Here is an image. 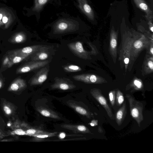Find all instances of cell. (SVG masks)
Returning a JSON list of instances; mask_svg holds the SVG:
<instances>
[{"label":"cell","mask_w":153,"mask_h":153,"mask_svg":"<svg viewBox=\"0 0 153 153\" xmlns=\"http://www.w3.org/2000/svg\"><path fill=\"white\" fill-rule=\"evenodd\" d=\"M49 71L46 67L42 68L31 79L29 84L31 86L42 84L47 79Z\"/></svg>","instance_id":"ba28073f"},{"label":"cell","mask_w":153,"mask_h":153,"mask_svg":"<svg viewBox=\"0 0 153 153\" xmlns=\"http://www.w3.org/2000/svg\"><path fill=\"white\" fill-rule=\"evenodd\" d=\"M59 2L58 0H33V5L30 8V11L32 14L35 15L37 22H39L41 13L46 5Z\"/></svg>","instance_id":"3957f363"},{"label":"cell","mask_w":153,"mask_h":153,"mask_svg":"<svg viewBox=\"0 0 153 153\" xmlns=\"http://www.w3.org/2000/svg\"><path fill=\"white\" fill-rule=\"evenodd\" d=\"M57 133L56 132L53 133L47 132L45 133L33 135L32 137H33L34 138H32L31 140L33 141H41L44 138L55 136Z\"/></svg>","instance_id":"603a6c76"},{"label":"cell","mask_w":153,"mask_h":153,"mask_svg":"<svg viewBox=\"0 0 153 153\" xmlns=\"http://www.w3.org/2000/svg\"><path fill=\"white\" fill-rule=\"evenodd\" d=\"M10 60L9 55L8 53L3 56L0 69V73H1L2 72L9 68Z\"/></svg>","instance_id":"cb8c5ba5"},{"label":"cell","mask_w":153,"mask_h":153,"mask_svg":"<svg viewBox=\"0 0 153 153\" xmlns=\"http://www.w3.org/2000/svg\"><path fill=\"white\" fill-rule=\"evenodd\" d=\"M21 127L25 130L27 135L30 136H32L33 135L47 132L30 127L27 124L24 122H22Z\"/></svg>","instance_id":"44dd1931"},{"label":"cell","mask_w":153,"mask_h":153,"mask_svg":"<svg viewBox=\"0 0 153 153\" xmlns=\"http://www.w3.org/2000/svg\"><path fill=\"white\" fill-rule=\"evenodd\" d=\"M68 105L73 108L77 112L80 114L84 115L87 118H91L93 114L84 108L82 107L79 104L74 102H67Z\"/></svg>","instance_id":"e0dca14e"},{"label":"cell","mask_w":153,"mask_h":153,"mask_svg":"<svg viewBox=\"0 0 153 153\" xmlns=\"http://www.w3.org/2000/svg\"><path fill=\"white\" fill-rule=\"evenodd\" d=\"M129 62V59L128 58H126L124 59V62L126 64H128V63Z\"/></svg>","instance_id":"f35d334b"},{"label":"cell","mask_w":153,"mask_h":153,"mask_svg":"<svg viewBox=\"0 0 153 153\" xmlns=\"http://www.w3.org/2000/svg\"><path fill=\"white\" fill-rule=\"evenodd\" d=\"M110 45L113 49L116 48L117 45V41L116 39H112L110 41Z\"/></svg>","instance_id":"4dcf8cb0"},{"label":"cell","mask_w":153,"mask_h":153,"mask_svg":"<svg viewBox=\"0 0 153 153\" xmlns=\"http://www.w3.org/2000/svg\"><path fill=\"white\" fill-rule=\"evenodd\" d=\"M36 110L42 116L58 120L61 118L58 114L53 111L46 108L39 106L36 108Z\"/></svg>","instance_id":"ac0fdd59"},{"label":"cell","mask_w":153,"mask_h":153,"mask_svg":"<svg viewBox=\"0 0 153 153\" xmlns=\"http://www.w3.org/2000/svg\"><path fill=\"white\" fill-rule=\"evenodd\" d=\"M8 135H9L6 134L3 131L0 129V140Z\"/></svg>","instance_id":"e575fe53"},{"label":"cell","mask_w":153,"mask_h":153,"mask_svg":"<svg viewBox=\"0 0 153 153\" xmlns=\"http://www.w3.org/2000/svg\"><path fill=\"white\" fill-rule=\"evenodd\" d=\"M61 127L72 131L74 133H91V132L86 126L83 125H73L64 124L61 126Z\"/></svg>","instance_id":"9a60e30c"},{"label":"cell","mask_w":153,"mask_h":153,"mask_svg":"<svg viewBox=\"0 0 153 153\" xmlns=\"http://www.w3.org/2000/svg\"><path fill=\"white\" fill-rule=\"evenodd\" d=\"M43 46L42 45H37L27 46L22 48L11 50L8 52L7 53L30 56L36 52Z\"/></svg>","instance_id":"7c38bea8"},{"label":"cell","mask_w":153,"mask_h":153,"mask_svg":"<svg viewBox=\"0 0 153 153\" xmlns=\"http://www.w3.org/2000/svg\"><path fill=\"white\" fill-rule=\"evenodd\" d=\"M1 106L4 114L7 117L13 116L17 109L14 104L4 98L1 99Z\"/></svg>","instance_id":"8fae6325"},{"label":"cell","mask_w":153,"mask_h":153,"mask_svg":"<svg viewBox=\"0 0 153 153\" xmlns=\"http://www.w3.org/2000/svg\"><path fill=\"white\" fill-rule=\"evenodd\" d=\"M91 93L92 96L102 106L105 110L109 117L113 119V113L111 110L109 105L106 99L98 89H92Z\"/></svg>","instance_id":"8992f818"},{"label":"cell","mask_w":153,"mask_h":153,"mask_svg":"<svg viewBox=\"0 0 153 153\" xmlns=\"http://www.w3.org/2000/svg\"><path fill=\"white\" fill-rule=\"evenodd\" d=\"M148 65L151 69H153V62L152 61H149L148 62Z\"/></svg>","instance_id":"74e56055"},{"label":"cell","mask_w":153,"mask_h":153,"mask_svg":"<svg viewBox=\"0 0 153 153\" xmlns=\"http://www.w3.org/2000/svg\"><path fill=\"white\" fill-rule=\"evenodd\" d=\"M134 85L138 89H140L142 86V84L141 82L137 80H135L134 82Z\"/></svg>","instance_id":"d6a6232c"},{"label":"cell","mask_w":153,"mask_h":153,"mask_svg":"<svg viewBox=\"0 0 153 153\" xmlns=\"http://www.w3.org/2000/svg\"><path fill=\"white\" fill-rule=\"evenodd\" d=\"M150 30L152 32H153V27L152 26L151 27Z\"/></svg>","instance_id":"60d3db41"},{"label":"cell","mask_w":153,"mask_h":153,"mask_svg":"<svg viewBox=\"0 0 153 153\" xmlns=\"http://www.w3.org/2000/svg\"><path fill=\"white\" fill-rule=\"evenodd\" d=\"M66 134L65 133L62 132L59 134V137L60 139H63L66 137Z\"/></svg>","instance_id":"8d00e7d4"},{"label":"cell","mask_w":153,"mask_h":153,"mask_svg":"<svg viewBox=\"0 0 153 153\" xmlns=\"http://www.w3.org/2000/svg\"><path fill=\"white\" fill-rule=\"evenodd\" d=\"M116 104L120 106L124 102V98L123 93L120 91H117L115 97Z\"/></svg>","instance_id":"4316f807"},{"label":"cell","mask_w":153,"mask_h":153,"mask_svg":"<svg viewBox=\"0 0 153 153\" xmlns=\"http://www.w3.org/2000/svg\"><path fill=\"white\" fill-rule=\"evenodd\" d=\"M14 140L13 138H11L8 139H5L0 140V142H11Z\"/></svg>","instance_id":"d590c367"},{"label":"cell","mask_w":153,"mask_h":153,"mask_svg":"<svg viewBox=\"0 0 153 153\" xmlns=\"http://www.w3.org/2000/svg\"><path fill=\"white\" fill-rule=\"evenodd\" d=\"M4 79L1 73H0V89L4 87Z\"/></svg>","instance_id":"1f68e13d"},{"label":"cell","mask_w":153,"mask_h":153,"mask_svg":"<svg viewBox=\"0 0 153 153\" xmlns=\"http://www.w3.org/2000/svg\"><path fill=\"white\" fill-rule=\"evenodd\" d=\"M27 38L26 33L24 32L21 31L13 34L8 41L12 43H21L25 42Z\"/></svg>","instance_id":"ffe728a7"},{"label":"cell","mask_w":153,"mask_h":153,"mask_svg":"<svg viewBox=\"0 0 153 153\" xmlns=\"http://www.w3.org/2000/svg\"><path fill=\"white\" fill-rule=\"evenodd\" d=\"M10 134L19 135H27L25 130L21 127L12 130V131L10 132Z\"/></svg>","instance_id":"484cf974"},{"label":"cell","mask_w":153,"mask_h":153,"mask_svg":"<svg viewBox=\"0 0 153 153\" xmlns=\"http://www.w3.org/2000/svg\"><path fill=\"white\" fill-rule=\"evenodd\" d=\"M27 87L26 81L21 78H18L15 79L10 83L7 91L14 93H19L22 91Z\"/></svg>","instance_id":"30bf717a"},{"label":"cell","mask_w":153,"mask_h":153,"mask_svg":"<svg viewBox=\"0 0 153 153\" xmlns=\"http://www.w3.org/2000/svg\"><path fill=\"white\" fill-rule=\"evenodd\" d=\"M150 52L152 54H153V48H152L150 49Z\"/></svg>","instance_id":"ab89813d"},{"label":"cell","mask_w":153,"mask_h":153,"mask_svg":"<svg viewBox=\"0 0 153 153\" xmlns=\"http://www.w3.org/2000/svg\"><path fill=\"white\" fill-rule=\"evenodd\" d=\"M74 1V5L84 14L90 20H93L94 13L88 0H76Z\"/></svg>","instance_id":"5b68a950"},{"label":"cell","mask_w":153,"mask_h":153,"mask_svg":"<svg viewBox=\"0 0 153 153\" xmlns=\"http://www.w3.org/2000/svg\"><path fill=\"white\" fill-rule=\"evenodd\" d=\"M53 89L67 90L75 88L76 86L70 80L65 78L56 77L54 83L51 85Z\"/></svg>","instance_id":"52a82bcc"},{"label":"cell","mask_w":153,"mask_h":153,"mask_svg":"<svg viewBox=\"0 0 153 153\" xmlns=\"http://www.w3.org/2000/svg\"><path fill=\"white\" fill-rule=\"evenodd\" d=\"M76 80L82 81L86 83H94L97 81V76L93 74H82L75 75L73 76Z\"/></svg>","instance_id":"2e32d148"},{"label":"cell","mask_w":153,"mask_h":153,"mask_svg":"<svg viewBox=\"0 0 153 153\" xmlns=\"http://www.w3.org/2000/svg\"><path fill=\"white\" fill-rule=\"evenodd\" d=\"M64 69L66 71L69 72H78L82 70L81 68L79 66L74 65L65 66L64 67Z\"/></svg>","instance_id":"d4e9b609"},{"label":"cell","mask_w":153,"mask_h":153,"mask_svg":"<svg viewBox=\"0 0 153 153\" xmlns=\"http://www.w3.org/2000/svg\"><path fill=\"white\" fill-rule=\"evenodd\" d=\"M126 97L129 102L131 115L140 127V123L143 119V105L141 102L136 100L129 94H126Z\"/></svg>","instance_id":"7a4b0ae2"},{"label":"cell","mask_w":153,"mask_h":153,"mask_svg":"<svg viewBox=\"0 0 153 153\" xmlns=\"http://www.w3.org/2000/svg\"><path fill=\"white\" fill-rule=\"evenodd\" d=\"M68 45L70 49L78 56L81 58L85 57L86 52L81 42L77 41L71 43Z\"/></svg>","instance_id":"4fadbf2b"},{"label":"cell","mask_w":153,"mask_h":153,"mask_svg":"<svg viewBox=\"0 0 153 153\" xmlns=\"http://www.w3.org/2000/svg\"><path fill=\"white\" fill-rule=\"evenodd\" d=\"M56 16L57 19L48 25L51 27L52 33L54 34L78 31L82 23L79 16H72L64 12L57 13Z\"/></svg>","instance_id":"6da1fadb"},{"label":"cell","mask_w":153,"mask_h":153,"mask_svg":"<svg viewBox=\"0 0 153 153\" xmlns=\"http://www.w3.org/2000/svg\"><path fill=\"white\" fill-rule=\"evenodd\" d=\"M49 47L44 46L40 50L33 54L32 57V61H43L47 59L49 56L48 49Z\"/></svg>","instance_id":"5bb4252c"},{"label":"cell","mask_w":153,"mask_h":153,"mask_svg":"<svg viewBox=\"0 0 153 153\" xmlns=\"http://www.w3.org/2000/svg\"><path fill=\"white\" fill-rule=\"evenodd\" d=\"M138 4L139 7L142 10L145 11H148V8L147 5L146 4L144 3L141 1Z\"/></svg>","instance_id":"f1b7e54d"},{"label":"cell","mask_w":153,"mask_h":153,"mask_svg":"<svg viewBox=\"0 0 153 153\" xmlns=\"http://www.w3.org/2000/svg\"><path fill=\"white\" fill-rule=\"evenodd\" d=\"M7 53L9 54L10 59L9 68L11 67L13 65L21 62L29 56L15 53Z\"/></svg>","instance_id":"7402d4cb"},{"label":"cell","mask_w":153,"mask_h":153,"mask_svg":"<svg viewBox=\"0 0 153 153\" xmlns=\"http://www.w3.org/2000/svg\"><path fill=\"white\" fill-rule=\"evenodd\" d=\"M49 62L48 60L32 61L18 68L16 70L17 74L27 73L43 67Z\"/></svg>","instance_id":"277c9868"},{"label":"cell","mask_w":153,"mask_h":153,"mask_svg":"<svg viewBox=\"0 0 153 153\" xmlns=\"http://www.w3.org/2000/svg\"><path fill=\"white\" fill-rule=\"evenodd\" d=\"M97 120H94L91 121V123H89V125H90L92 126H95L97 125Z\"/></svg>","instance_id":"836d02e7"},{"label":"cell","mask_w":153,"mask_h":153,"mask_svg":"<svg viewBox=\"0 0 153 153\" xmlns=\"http://www.w3.org/2000/svg\"><path fill=\"white\" fill-rule=\"evenodd\" d=\"M115 92L114 91H112L109 93V97L110 101L112 106H114L115 103Z\"/></svg>","instance_id":"83f0119b"},{"label":"cell","mask_w":153,"mask_h":153,"mask_svg":"<svg viewBox=\"0 0 153 153\" xmlns=\"http://www.w3.org/2000/svg\"><path fill=\"white\" fill-rule=\"evenodd\" d=\"M127 113L126 102L123 104L122 106L117 111L116 114V120L117 125L120 126L126 117Z\"/></svg>","instance_id":"d6986e66"},{"label":"cell","mask_w":153,"mask_h":153,"mask_svg":"<svg viewBox=\"0 0 153 153\" xmlns=\"http://www.w3.org/2000/svg\"><path fill=\"white\" fill-rule=\"evenodd\" d=\"M134 47L136 48L139 49L142 47L143 43L140 40H137L134 43Z\"/></svg>","instance_id":"f546056e"},{"label":"cell","mask_w":153,"mask_h":153,"mask_svg":"<svg viewBox=\"0 0 153 153\" xmlns=\"http://www.w3.org/2000/svg\"><path fill=\"white\" fill-rule=\"evenodd\" d=\"M13 21L11 13L5 8H0V27L8 28Z\"/></svg>","instance_id":"9c48e42d"}]
</instances>
